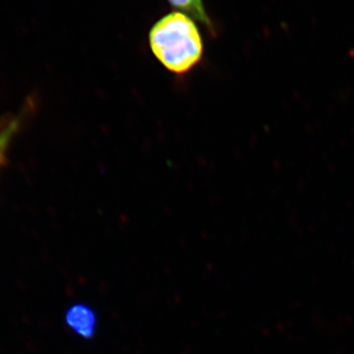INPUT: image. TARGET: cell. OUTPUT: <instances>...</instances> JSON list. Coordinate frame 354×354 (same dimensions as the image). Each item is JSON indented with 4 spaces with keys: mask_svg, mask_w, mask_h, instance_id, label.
<instances>
[{
    "mask_svg": "<svg viewBox=\"0 0 354 354\" xmlns=\"http://www.w3.org/2000/svg\"><path fill=\"white\" fill-rule=\"evenodd\" d=\"M66 323L81 337L91 339L94 337L97 317L87 305L77 304L70 307L67 311Z\"/></svg>",
    "mask_w": 354,
    "mask_h": 354,
    "instance_id": "2",
    "label": "cell"
},
{
    "mask_svg": "<svg viewBox=\"0 0 354 354\" xmlns=\"http://www.w3.org/2000/svg\"><path fill=\"white\" fill-rule=\"evenodd\" d=\"M14 129H15V125L7 128L6 130H4V131L0 134V160H1L2 155H3L4 150H6L11 135L13 134Z\"/></svg>",
    "mask_w": 354,
    "mask_h": 354,
    "instance_id": "4",
    "label": "cell"
},
{
    "mask_svg": "<svg viewBox=\"0 0 354 354\" xmlns=\"http://www.w3.org/2000/svg\"><path fill=\"white\" fill-rule=\"evenodd\" d=\"M174 8L180 12L189 15L195 21H199L201 24L206 26L209 32H215L214 24L207 13L203 0H167Z\"/></svg>",
    "mask_w": 354,
    "mask_h": 354,
    "instance_id": "3",
    "label": "cell"
},
{
    "mask_svg": "<svg viewBox=\"0 0 354 354\" xmlns=\"http://www.w3.org/2000/svg\"><path fill=\"white\" fill-rule=\"evenodd\" d=\"M153 57L176 76L190 73L204 57V41L196 22L180 11L162 16L149 32Z\"/></svg>",
    "mask_w": 354,
    "mask_h": 354,
    "instance_id": "1",
    "label": "cell"
}]
</instances>
